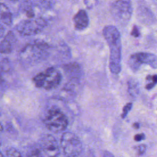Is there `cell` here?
Masks as SVG:
<instances>
[{
  "label": "cell",
  "instance_id": "1",
  "mask_svg": "<svg viewBox=\"0 0 157 157\" xmlns=\"http://www.w3.org/2000/svg\"><path fill=\"white\" fill-rule=\"evenodd\" d=\"M103 36L110 49L109 69L113 74H118L121 69V42L118 29L113 25L105 26Z\"/></svg>",
  "mask_w": 157,
  "mask_h": 157
},
{
  "label": "cell",
  "instance_id": "2",
  "mask_svg": "<svg viewBox=\"0 0 157 157\" xmlns=\"http://www.w3.org/2000/svg\"><path fill=\"white\" fill-rule=\"evenodd\" d=\"M49 48V45L44 42L28 44L21 50L20 56L27 64H35L44 59L48 55Z\"/></svg>",
  "mask_w": 157,
  "mask_h": 157
},
{
  "label": "cell",
  "instance_id": "3",
  "mask_svg": "<svg viewBox=\"0 0 157 157\" xmlns=\"http://www.w3.org/2000/svg\"><path fill=\"white\" fill-rule=\"evenodd\" d=\"M47 128L55 133L65 131L69 124L66 115L58 107L53 106L48 110L44 120Z\"/></svg>",
  "mask_w": 157,
  "mask_h": 157
},
{
  "label": "cell",
  "instance_id": "4",
  "mask_svg": "<svg viewBox=\"0 0 157 157\" xmlns=\"http://www.w3.org/2000/svg\"><path fill=\"white\" fill-rule=\"evenodd\" d=\"M60 147L66 157H78L83 151L82 141L72 132H66L62 134Z\"/></svg>",
  "mask_w": 157,
  "mask_h": 157
},
{
  "label": "cell",
  "instance_id": "5",
  "mask_svg": "<svg viewBox=\"0 0 157 157\" xmlns=\"http://www.w3.org/2000/svg\"><path fill=\"white\" fill-rule=\"evenodd\" d=\"M110 12L114 20L121 26L126 25L132 16V8L129 2L117 0L110 6Z\"/></svg>",
  "mask_w": 157,
  "mask_h": 157
},
{
  "label": "cell",
  "instance_id": "6",
  "mask_svg": "<svg viewBox=\"0 0 157 157\" xmlns=\"http://www.w3.org/2000/svg\"><path fill=\"white\" fill-rule=\"evenodd\" d=\"M46 26L47 21L44 18H33L20 21L16 26V30L21 36H29L40 33Z\"/></svg>",
  "mask_w": 157,
  "mask_h": 157
},
{
  "label": "cell",
  "instance_id": "7",
  "mask_svg": "<svg viewBox=\"0 0 157 157\" xmlns=\"http://www.w3.org/2000/svg\"><path fill=\"white\" fill-rule=\"evenodd\" d=\"M148 64L153 69L157 66V59L155 54L147 52H138L132 54L128 60V65L131 69L137 71L142 64Z\"/></svg>",
  "mask_w": 157,
  "mask_h": 157
},
{
  "label": "cell",
  "instance_id": "8",
  "mask_svg": "<svg viewBox=\"0 0 157 157\" xmlns=\"http://www.w3.org/2000/svg\"><path fill=\"white\" fill-rule=\"evenodd\" d=\"M39 148L48 157H58L60 146L56 139L51 134H45L40 139Z\"/></svg>",
  "mask_w": 157,
  "mask_h": 157
},
{
  "label": "cell",
  "instance_id": "9",
  "mask_svg": "<svg viewBox=\"0 0 157 157\" xmlns=\"http://www.w3.org/2000/svg\"><path fill=\"white\" fill-rule=\"evenodd\" d=\"M44 72V83L42 88L50 90L56 88L62 80V75L59 71L53 67L47 68Z\"/></svg>",
  "mask_w": 157,
  "mask_h": 157
},
{
  "label": "cell",
  "instance_id": "10",
  "mask_svg": "<svg viewBox=\"0 0 157 157\" xmlns=\"http://www.w3.org/2000/svg\"><path fill=\"white\" fill-rule=\"evenodd\" d=\"M17 38L15 34L13 31H9L0 41V53H10L13 50Z\"/></svg>",
  "mask_w": 157,
  "mask_h": 157
},
{
  "label": "cell",
  "instance_id": "11",
  "mask_svg": "<svg viewBox=\"0 0 157 157\" xmlns=\"http://www.w3.org/2000/svg\"><path fill=\"white\" fill-rule=\"evenodd\" d=\"M74 27L77 30L81 31L86 28L89 25V18L84 10H80L73 18Z\"/></svg>",
  "mask_w": 157,
  "mask_h": 157
},
{
  "label": "cell",
  "instance_id": "12",
  "mask_svg": "<svg viewBox=\"0 0 157 157\" xmlns=\"http://www.w3.org/2000/svg\"><path fill=\"white\" fill-rule=\"evenodd\" d=\"M66 75L72 80H78L82 74V69L77 63H71L63 67Z\"/></svg>",
  "mask_w": 157,
  "mask_h": 157
},
{
  "label": "cell",
  "instance_id": "13",
  "mask_svg": "<svg viewBox=\"0 0 157 157\" xmlns=\"http://www.w3.org/2000/svg\"><path fill=\"white\" fill-rule=\"evenodd\" d=\"M0 21L7 26L12 23V15L9 7L4 3L0 2Z\"/></svg>",
  "mask_w": 157,
  "mask_h": 157
},
{
  "label": "cell",
  "instance_id": "14",
  "mask_svg": "<svg viewBox=\"0 0 157 157\" xmlns=\"http://www.w3.org/2000/svg\"><path fill=\"white\" fill-rule=\"evenodd\" d=\"M128 91L129 94L132 97L137 96L139 91V88L138 83L136 82V80H135L133 78H131L128 81Z\"/></svg>",
  "mask_w": 157,
  "mask_h": 157
},
{
  "label": "cell",
  "instance_id": "15",
  "mask_svg": "<svg viewBox=\"0 0 157 157\" xmlns=\"http://www.w3.org/2000/svg\"><path fill=\"white\" fill-rule=\"evenodd\" d=\"M147 80V84L145 85V88L148 90H150L152 89L157 82V76L156 75H148L146 77Z\"/></svg>",
  "mask_w": 157,
  "mask_h": 157
},
{
  "label": "cell",
  "instance_id": "16",
  "mask_svg": "<svg viewBox=\"0 0 157 157\" xmlns=\"http://www.w3.org/2000/svg\"><path fill=\"white\" fill-rule=\"evenodd\" d=\"M26 157H44L40 149L38 147H31L26 153Z\"/></svg>",
  "mask_w": 157,
  "mask_h": 157
},
{
  "label": "cell",
  "instance_id": "17",
  "mask_svg": "<svg viewBox=\"0 0 157 157\" xmlns=\"http://www.w3.org/2000/svg\"><path fill=\"white\" fill-rule=\"evenodd\" d=\"M11 68L10 62L8 59L4 58L0 61V71L2 72H7Z\"/></svg>",
  "mask_w": 157,
  "mask_h": 157
},
{
  "label": "cell",
  "instance_id": "18",
  "mask_svg": "<svg viewBox=\"0 0 157 157\" xmlns=\"http://www.w3.org/2000/svg\"><path fill=\"white\" fill-rule=\"evenodd\" d=\"M134 149L138 156H142L147 150V146L145 144H141L134 147Z\"/></svg>",
  "mask_w": 157,
  "mask_h": 157
},
{
  "label": "cell",
  "instance_id": "19",
  "mask_svg": "<svg viewBox=\"0 0 157 157\" xmlns=\"http://www.w3.org/2000/svg\"><path fill=\"white\" fill-rule=\"evenodd\" d=\"M7 157H22L21 153L14 148H10L6 151Z\"/></svg>",
  "mask_w": 157,
  "mask_h": 157
},
{
  "label": "cell",
  "instance_id": "20",
  "mask_svg": "<svg viewBox=\"0 0 157 157\" xmlns=\"http://www.w3.org/2000/svg\"><path fill=\"white\" fill-rule=\"evenodd\" d=\"M132 107V104L131 102H128L126 104L124 105V106L123 108L122 113L121 115V117L122 118H125L128 115V113L130 112Z\"/></svg>",
  "mask_w": 157,
  "mask_h": 157
},
{
  "label": "cell",
  "instance_id": "21",
  "mask_svg": "<svg viewBox=\"0 0 157 157\" xmlns=\"http://www.w3.org/2000/svg\"><path fill=\"white\" fill-rule=\"evenodd\" d=\"M131 35L135 37H139L140 36V31H139V28L134 25L132 29V31H131Z\"/></svg>",
  "mask_w": 157,
  "mask_h": 157
},
{
  "label": "cell",
  "instance_id": "22",
  "mask_svg": "<svg viewBox=\"0 0 157 157\" xmlns=\"http://www.w3.org/2000/svg\"><path fill=\"white\" fill-rule=\"evenodd\" d=\"M145 136L144 133H139L134 136V139L136 142H141L142 140L145 139Z\"/></svg>",
  "mask_w": 157,
  "mask_h": 157
},
{
  "label": "cell",
  "instance_id": "23",
  "mask_svg": "<svg viewBox=\"0 0 157 157\" xmlns=\"http://www.w3.org/2000/svg\"><path fill=\"white\" fill-rule=\"evenodd\" d=\"M101 157H115L113 156V155L109 151H107V150H104L102 151V155H101Z\"/></svg>",
  "mask_w": 157,
  "mask_h": 157
},
{
  "label": "cell",
  "instance_id": "24",
  "mask_svg": "<svg viewBox=\"0 0 157 157\" xmlns=\"http://www.w3.org/2000/svg\"><path fill=\"white\" fill-rule=\"evenodd\" d=\"M4 33H5V28L3 26V25L0 24V39L4 37Z\"/></svg>",
  "mask_w": 157,
  "mask_h": 157
},
{
  "label": "cell",
  "instance_id": "25",
  "mask_svg": "<svg viewBox=\"0 0 157 157\" xmlns=\"http://www.w3.org/2000/svg\"><path fill=\"white\" fill-rule=\"evenodd\" d=\"M4 81L5 80H4L3 75H2V72L0 71V86L3 85V83H4Z\"/></svg>",
  "mask_w": 157,
  "mask_h": 157
},
{
  "label": "cell",
  "instance_id": "26",
  "mask_svg": "<svg viewBox=\"0 0 157 157\" xmlns=\"http://www.w3.org/2000/svg\"><path fill=\"white\" fill-rule=\"evenodd\" d=\"M132 126H133L134 128H135V129H139V127H140V124H139V123H137V122H135V123L133 124Z\"/></svg>",
  "mask_w": 157,
  "mask_h": 157
},
{
  "label": "cell",
  "instance_id": "27",
  "mask_svg": "<svg viewBox=\"0 0 157 157\" xmlns=\"http://www.w3.org/2000/svg\"><path fill=\"white\" fill-rule=\"evenodd\" d=\"M3 130V127H2V124H1V123H0V132L1 131H2Z\"/></svg>",
  "mask_w": 157,
  "mask_h": 157
},
{
  "label": "cell",
  "instance_id": "28",
  "mask_svg": "<svg viewBox=\"0 0 157 157\" xmlns=\"http://www.w3.org/2000/svg\"><path fill=\"white\" fill-rule=\"evenodd\" d=\"M0 157H3V155H2V154L1 153V151H0Z\"/></svg>",
  "mask_w": 157,
  "mask_h": 157
},
{
  "label": "cell",
  "instance_id": "29",
  "mask_svg": "<svg viewBox=\"0 0 157 157\" xmlns=\"http://www.w3.org/2000/svg\"><path fill=\"white\" fill-rule=\"evenodd\" d=\"M11 1H18V0H11Z\"/></svg>",
  "mask_w": 157,
  "mask_h": 157
},
{
  "label": "cell",
  "instance_id": "30",
  "mask_svg": "<svg viewBox=\"0 0 157 157\" xmlns=\"http://www.w3.org/2000/svg\"><path fill=\"white\" fill-rule=\"evenodd\" d=\"M0 144H1V140H0Z\"/></svg>",
  "mask_w": 157,
  "mask_h": 157
}]
</instances>
